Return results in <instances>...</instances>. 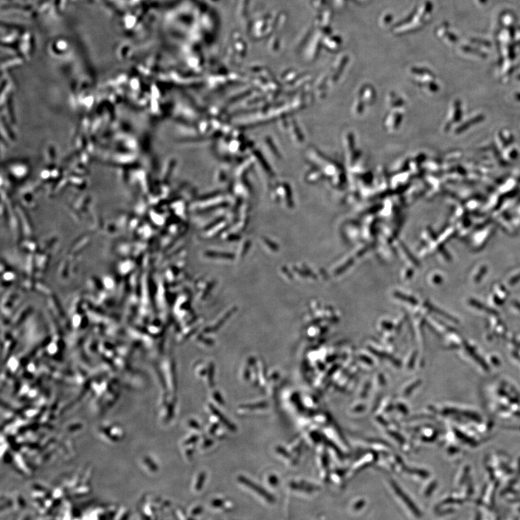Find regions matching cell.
I'll return each instance as SVG.
<instances>
[{"mask_svg": "<svg viewBox=\"0 0 520 520\" xmlns=\"http://www.w3.org/2000/svg\"><path fill=\"white\" fill-rule=\"evenodd\" d=\"M19 520H31V516L30 515V514L29 515L27 514V515H25L23 517L20 518Z\"/></svg>", "mask_w": 520, "mask_h": 520, "instance_id": "7a4b0ae2", "label": "cell"}, {"mask_svg": "<svg viewBox=\"0 0 520 520\" xmlns=\"http://www.w3.org/2000/svg\"><path fill=\"white\" fill-rule=\"evenodd\" d=\"M392 487L395 489V493L398 494L399 497H400V499H401L403 501V502L406 504L407 507H408V508L413 512V514H415V515L419 516V510H418L417 507H416V506L414 505V504H413L411 499H410L408 495H407L406 493L403 492V491H402L398 486H397V485L395 484V483H392Z\"/></svg>", "mask_w": 520, "mask_h": 520, "instance_id": "6da1fadb", "label": "cell"}]
</instances>
